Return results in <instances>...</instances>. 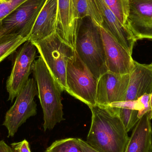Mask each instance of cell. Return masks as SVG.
Listing matches in <instances>:
<instances>
[{"mask_svg":"<svg viewBox=\"0 0 152 152\" xmlns=\"http://www.w3.org/2000/svg\"><path fill=\"white\" fill-rule=\"evenodd\" d=\"M127 26L136 40H152V0H129Z\"/></svg>","mask_w":152,"mask_h":152,"instance_id":"8fae6325","label":"cell"},{"mask_svg":"<svg viewBox=\"0 0 152 152\" xmlns=\"http://www.w3.org/2000/svg\"><path fill=\"white\" fill-rule=\"evenodd\" d=\"M96 8L103 20V25L114 38L131 54L136 42L128 28L122 25L103 0H94Z\"/></svg>","mask_w":152,"mask_h":152,"instance_id":"4fadbf2b","label":"cell"},{"mask_svg":"<svg viewBox=\"0 0 152 152\" xmlns=\"http://www.w3.org/2000/svg\"><path fill=\"white\" fill-rule=\"evenodd\" d=\"M0 152H15L13 149L8 145L3 140H0Z\"/></svg>","mask_w":152,"mask_h":152,"instance_id":"d4e9b609","label":"cell"},{"mask_svg":"<svg viewBox=\"0 0 152 152\" xmlns=\"http://www.w3.org/2000/svg\"><path fill=\"white\" fill-rule=\"evenodd\" d=\"M45 152H82L77 138H67L57 140L46 149Z\"/></svg>","mask_w":152,"mask_h":152,"instance_id":"ffe728a7","label":"cell"},{"mask_svg":"<svg viewBox=\"0 0 152 152\" xmlns=\"http://www.w3.org/2000/svg\"><path fill=\"white\" fill-rule=\"evenodd\" d=\"M46 0H26L2 20L0 36H19L28 41L37 17Z\"/></svg>","mask_w":152,"mask_h":152,"instance_id":"8992f818","label":"cell"},{"mask_svg":"<svg viewBox=\"0 0 152 152\" xmlns=\"http://www.w3.org/2000/svg\"><path fill=\"white\" fill-rule=\"evenodd\" d=\"M150 105L151 110H150V112H149V116L150 119L151 120L152 119V93L150 95Z\"/></svg>","mask_w":152,"mask_h":152,"instance_id":"484cf974","label":"cell"},{"mask_svg":"<svg viewBox=\"0 0 152 152\" xmlns=\"http://www.w3.org/2000/svg\"><path fill=\"white\" fill-rule=\"evenodd\" d=\"M11 146L15 152H31L29 143L26 139L18 142L12 143Z\"/></svg>","mask_w":152,"mask_h":152,"instance_id":"603a6c76","label":"cell"},{"mask_svg":"<svg viewBox=\"0 0 152 152\" xmlns=\"http://www.w3.org/2000/svg\"><path fill=\"white\" fill-rule=\"evenodd\" d=\"M111 106L116 111L127 133L136 125L140 119L138 116V110Z\"/></svg>","mask_w":152,"mask_h":152,"instance_id":"44dd1931","label":"cell"},{"mask_svg":"<svg viewBox=\"0 0 152 152\" xmlns=\"http://www.w3.org/2000/svg\"><path fill=\"white\" fill-rule=\"evenodd\" d=\"M37 50L34 44L28 40L19 50L11 73L6 81V89L9 94L8 101L12 102L29 79Z\"/></svg>","mask_w":152,"mask_h":152,"instance_id":"ba28073f","label":"cell"},{"mask_svg":"<svg viewBox=\"0 0 152 152\" xmlns=\"http://www.w3.org/2000/svg\"><path fill=\"white\" fill-rule=\"evenodd\" d=\"M75 51L97 79L108 72L105 50L100 29L90 18L80 20Z\"/></svg>","mask_w":152,"mask_h":152,"instance_id":"3957f363","label":"cell"},{"mask_svg":"<svg viewBox=\"0 0 152 152\" xmlns=\"http://www.w3.org/2000/svg\"><path fill=\"white\" fill-rule=\"evenodd\" d=\"M57 20L58 0H46L37 17L28 40L36 42L56 33Z\"/></svg>","mask_w":152,"mask_h":152,"instance_id":"5bb4252c","label":"cell"},{"mask_svg":"<svg viewBox=\"0 0 152 152\" xmlns=\"http://www.w3.org/2000/svg\"><path fill=\"white\" fill-rule=\"evenodd\" d=\"M77 142L82 152H99L80 138H77Z\"/></svg>","mask_w":152,"mask_h":152,"instance_id":"cb8c5ba5","label":"cell"},{"mask_svg":"<svg viewBox=\"0 0 152 152\" xmlns=\"http://www.w3.org/2000/svg\"><path fill=\"white\" fill-rule=\"evenodd\" d=\"M97 80L76 51L67 66L66 91L88 107L94 106Z\"/></svg>","mask_w":152,"mask_h":152,"instance_id":"5b68a950","label":"cell"},{"mask_svg":"<svg viewBox=\"0 0 152 152\" xmlns=\"http://www.w3.org/2000/svg\"><path fill=\"white\" fill-rule=\"evenodd\" d=\"M27 41L16 35L0 36V63Z\"/></svg>","mask_w":152,"mask_h":152,"instance_id":"ac0fdd59","label":"cell"},{"mask_svg":"<svg viewBox=\"0 0 152 152\" xmlns=\"http://www.w3.org/2000/svg\"><path fill=\"white\" fill-rule=\"evenodd\" d=\"M98 26L105 50L108 71L121 75L130 74L134 66L132 54L117 41L103 24Z\"/></svg>","mask_w":152,"mask_h":152,"instance_id":"9c48e42d","label":"cell"},{"mask_svg":"<svg viewBox=\"0 0 152 152\" xmlns=\"http://www.w3.org/2000/svg\"><path fill=\"white\" fill-rule=\"evenodd\" d=\"M152 93V63L141 64L134 60L125 101L136 100L145 94Z\"/></svg>","mask_w":152,"mask_h":152,"instance_id":"9a60e30c","label":"cell"},{"mask_svg":"<svg viewBox=\"0 0 152 152\" xmlns=\"http://www.w3.org/2000/svg\"><path fill=\"white\" fill-rule=\"evenodd\" d=\"M32 70L43 112L44 129L45 131L52 130L58 123L65 120L61 97L63 90L41 56L33 62Z\"/></svg>","mask_w":152,"mask_h":152,"instance_id":"7a4b0ae2","label":"cell"},{"mask_svg":"<svg viewBox=\"0 0 152 152\" xmlns=\"http://www.w3.org/2000/svg\"><path fill=\"white\" fill-rule=\"evenodd\" d=\"M121 23L127 26L129 10V0H103Z\"/></svg>","mask_w":152,"mask_h":152,"instance_id":"d6986e66","label":"cell"},{"mask_svg":"<svg viewBox=\"0 0 152 152\" xmlns=\"http://www.w3.org/2000/svg\"><path fill=\"white\" fill-rule=\"evenodd\" d=\"M38 95L37 83L34 78H29L16 97L14 104L5 114L3 125L8 131L7 137H13L19 128L28 119L37 113V105L34 98Z\"/></svg>","mask_w":152,"mask_h":152,"instance_id":"52a82bcc","label":"cell"},{"mask_svg":"<svg viewBox=\"0 0 152 152\" xmlns=\"http://www.w3.org/2000/svg\"><path fill=\"white\" fill-rule=\"evenodd\" d=\"M152 140L151 123L147 113L135 126L124 152H150Z\"/></svg>","mask_w":152,"mask_h":152,"instance_id":"2e32d148","label":"cell"},{"mask_svg":"<svg viewBox=\"0 0 152 152\" xmlns=\"http://www.w3.org/2000/svg\"><path fill=\"white\" fill-rule=\"evenodd\" d=\"M73 4L75 15L77 20L89 18L97 26L103 24V20L94 0H73Z\"/></svg>","mask_w":152,"mask_h":152,"instance_id":"e0dca14e","label":"cell"},{"mask_svg":"<svg viewBox=\"0 0 152 152\" xmlns=\"http://www.w3.org/2000/svg\"><path fill=\"white\" fill-rule=\"evenodd\" d=\"M80 20L76 18L73 0H58L56 34L65 43L75 50Z\"/></svg>","mask_w":152,"mask_h":152,"instance_id":"7c38bea8","label":"cell"},{"mask_svg":"<svg viewBox=\"0 0 152 152\" xmlns=\"http://www.w3.org/2000/svg\"><path fill=\"white\" fill-rule=\"evenodd\" d=\"M150 152H152V140L151 145V150H150Z\"/></svg>","mask_w":152,"mask_h":152,"instance_id":"83f0119b","label":"cell"},{"mask_svg":"<svg viewBox=\"0 0 152 152\" xmlns=\"http://www.w3.org/2000/svg\"><path fill=\"white\" fill-rule=\"evenodd\" d=\"M26 0H10L0 4V31L2 28V20L18 5Z\"/></svg>","mask_w":152,"mask_h":152,"instance_id":"7402d4cb","label":"cell"},{"mask_svg":"<svg viewBox=\"0 0 152 152\" xmlns=\"http://www.w3.org/2000/svg\"><path fill=\"white\" fill-rule=\"evenodd\" d=\"M10 0H0V4L2 3L8 1Z\"/></svg>","mask_w":152,"mask_h":152,"instance_id":"4316f807","label":"cell"},{"mask_svg":"<svg viewBox=\"0 0 152 152\" xmlns=\"http://www.w3.org/2000/svg\"><path fill=\"white\" fill-rule=\"evenodd\" d=\"M129 81V74H115L108 71L97 80L96 105L108 106L125 101Z\"/></svg>","mask_w":152,"mask_h":152,"instance_id":"30bf717a","label":"cell"},{"mask_svg":"<svg viewBox=\"0 0 152 152\" xmlns=\"http://www.w3.org/2000/svg\"><path fill=\"white\" fill-rule=\"evenodd\" d=\"M92 121L86 142L99 152H124L129 137L113 107H89Z\"/></svg>","mask_w":152,"mask_h":152,"instance_id":"6da1fadb","label":"cell"},{"mask_svg":"<svg viewBox=\"0 0 152 152\" xmlns=\"http://www.w3.org/2000/svg\"><path fill=\"white\" fill-rule=\"evenodd\" d=\"M33 43L53 77L66 91L67 66L75 55V50L64 42L56 33Z\"/></svg>","mask_w":152,"mask_h":152,"instance_id":"277c9868","label":"cell"}]
</instances>
